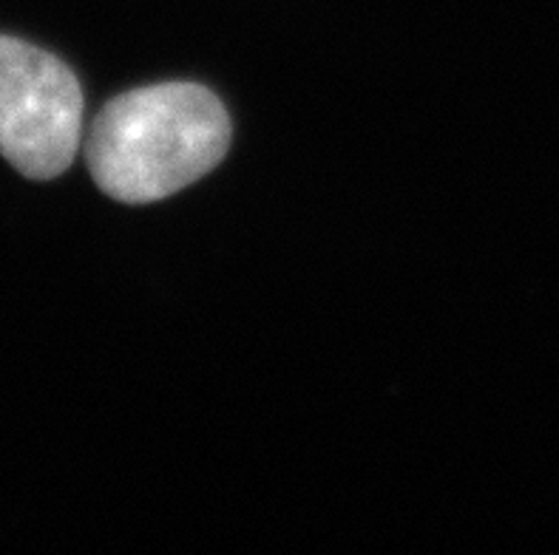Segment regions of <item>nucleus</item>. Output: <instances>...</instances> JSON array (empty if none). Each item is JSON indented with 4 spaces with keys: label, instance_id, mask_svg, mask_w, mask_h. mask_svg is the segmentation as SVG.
Masks as SVG:
<instances>
[{
    "label": "nucleus",
    "instance_id": "nucleus-1",
    "mask_svg": "<svg viewBox=\"0 0 559 555\" xmlns=\"http://www.w3.org/2000/svg\"><path fill=\"white\" fill-rule=\"evenodd\" d=\"M230 120L197 83H163L111 99L97 113L85 162L97 188L126 204L179 193L225 159Z\"/></svg>",
    "mask_w": 559,
    "mask_h": 555
},
{
    "label": "nucleus",
    "instance_id": "nucleus-2",
    "mask_svg": "<svg viewBox=\"0 0 559 555\" xmlns=\"http://www.w3.org/2000/svg\"><path fill=\"white\" fill-rule=\"evenodd\" d=\"M83 142V92L55 55L0 35V154L28 179L71 168Z\"/></svg>",
    "mask_w": 559,
    "mask_h": 555
}]
</instances>
